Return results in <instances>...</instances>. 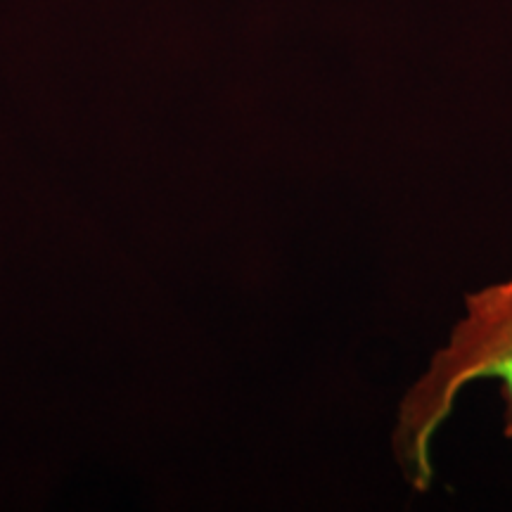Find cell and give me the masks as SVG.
<instances>
[{"label":"cell","mask_w":512,"mask_h":512,"mask_svg":"<svg viewBox=\"0 0 512 512\" xmlns=\"http://www.w3.org/2000/svg\"><path fill=\"white\" fill-rule=\"evenodd\" d=\"M494 380L503 399V434L512 439V278L470 292L446 347L403 394L392 446L413 489H430L432 444L458 396L472 382Z\"/></svg>","instance_id":"6da1fadb"}]
</instances>
